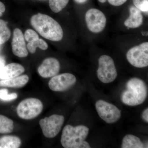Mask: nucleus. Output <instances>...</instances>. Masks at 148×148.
Segmentation results:
<instances>
[{
    "instance_id": "obj_1",
    "label": "nucleus",
    "mask_w": 148,
    "mask_h": 148,
    "mask_svg": "<svg viewBox=\"0 0 148 148\" xmlns=\"http://www.w3.org/2000/svg\"><path fill=\"white\" fill-rule=\"evenodd\" d=\"M31 25L42 36L52 41L62 39L64 32L59 23L48 15L41 13L35 14L31 19Z\"/></svg>"
},
{
    "instance_id": "obj_2",
    "label": "nucleus",
    "mask_w": 148,
    "mask_h": 148,
    "mask_svg": "<svg viewBox=\"0 0 148 148\" xmlns=\"http://www.w3.org/2000/svg\"><path fill=\"white\" fill-rule=\"evenodd\" d=\"M89 128L84 125L74 127L67 125L62 131L61 143L65 148H90L89 143L86 141Z\"/></svg>"
},
{
    "instance_id": "obj_3",
    "label": "nucleus",
    "mask_w": 148,
    "mask_h": 148,
    "mask_svg": "<svg viewBox=\"0 0 148 148\" xmlns=\"http://www.w3.org/2000/svg\"><path fill=\"white\" fill-rule=\"evenodd\" d=\"M126 89L123 92L121 100L125 105L130 106L143 104L147 96V88L145 83L138 78H132L126 85Z\"/></svg>"
},
{
    "instance_id": "obj_4",
    "label": "nucleus",
    "mask_w": 148,
    "mask_h": 148,
    "mask_svg": "<svg viewBox=\"0 0 148 148\" xmlns=\"http://www.w3.org/2000/svg\"><path fill=\"white\" fill-rule=\"evenodd\" d=\"M43 109L42 101L36 98H29L21 101L16 108V113L20 118L34 119L41 113Z\"/></svg>"
},
{
    "instance_id": "obj_5",
    "label": "nucleus",
    "mask_w": 148,
    "mask_h": 148,
    "mask_svg": "<svg viewBox=\"0 0 148 148\" xmlns=\"http://www.w3.org/2000/svg\"><path fill=\"white\" fill-rule=\"evenodd\" d=\"M98 79L104 84L114 82L117 77V72L112 58L108 55H103L98 59L97 71Z\"/></svg>"
},
{
    "instance_id": "obj_6",
    "label": "nucleus",
    "mask_w": 148,
    "mask_h": 148,
    "mask_svg": "<svg viewBox=\"0 0 148 148\" xmlns=\"http://www.w3.org/2000/svg\"><path fill=\"white\" fill-rule=\"evenodd\" d=\"M64 116L53 114L40 119L39 124L43 134L46 138L56 137L61 129L64 122Z\"/></svg>"
},
{
    "instance_id": "obj_7",
    "label": "nucleus",
    "mask_w": 148,
    "mask_h": 148,
    "mask_svg": "<svg viewBox=\"0 0 148 148\" xmlns=\"http://www.w3.org/2000/svg\"><path fill=\"white\" fill-rule=\"evenodd\" d=\"M126 58L130 64L138 68L148 66V42L131 48L126 53Z\"/></svg>"
},
{
    "instance_id": "obj_8",
    "label": "nucleus",
    "mask_w": 148,
    "mask_h": 148,
    "mask_svg": "<svg viewBox=\"0 0 148 148\" xmlns=\"http://www.w3.org/2000/svg\"><path fill=\"white\" fill-rule=\"evenodd\" d=\"M95 108L99 116L109 124L116 122L121 117L120 110L114 105L103 100L97 101Z\"/></svg>"
},
{
    "instance_id": "obj_9",
    "label": "nucleus",
    "mask_w": 148,
    "mask_h": 148,
    "mask_svg": "<svg viewBox=\"0 0 148 148\" xmlns=\"http://www.w3.org/2000/svg\"><path fill=\"white\" fill-rule=\"evenodd\" d=\"M85 21L88 30L95 34L102 32L107 23L105 14L101 11L95 8L90 9L86 12Z\"/></svg>"
},
{
    "instance_id": "obj_10",
    "label": "nucleus",
    "mask_w": 148,
    "mask_h": 148,
    "mask_svg": "<svg viewBox=\"0 0 148 148\" xmlns=\"http://www.w3.org/2000/svg\"><path fill=\"white\" fill-rule=\"evenodd\" d=\"M77 79L73 74L65 73L52 77L48 83L51 90L62 92L69 89L76 82Z\"/></svg>"
},
{
    "instance_id": "obj_11",
    "label": "nucleus",
    "mask_w": 148,
    "mask_h": 148,
    "mask_svg": "<svg viewBox=\"0 0 148 148\" xmlns=\"http://www.w3.org/2000/svg\"><path fill=\"white\" fill-rule=\"evenodd\" d=\"M12 47L14 55L19 58H25L28 56L29 53L24 35L21 30L18 28H16L14 31Z\"/></svg>"
},
{
    "instance_id": "obj_12",
    "label": "nucleus",
    "mask_w": 148,
    "mask_h": 148,
    "mask_svg": "<svg viewBox=\"0 0 148 148\" xmlns=\"http://www.w3.org/2000/svg\"><path fill=\"white\" fill-rule=\"evenodd\" d=\"M60 70V64L56 58H48L44 60L38 67V71L41 77L44 78L56 75Z\"/></svg>"
},
{
    "instance_id": "obj_13",
    "label": "nucleus",
    "mask_w": 148,
    "mask_h": 148,
    "mask_svg": "<svg viewBox=\"0 0 148 148\" xmlns=\"http://www.w3.org/2000/svg\"><path fill=\"white\" fill-rule=\"evenodd\" d=\"M25 71V69L21 64L11 63L5 66L0 70V79H10L20 75Z\"/></svg>"
},
{
    "instance_id": "obj_14",
    "label": "nucleus",
    "mask_w": 148,
    "mask_h": 148,
    "mask_svg": "<svg viewBox=\"0 0 148 148\" xmlns=\"http://www.w3.org/2000/svg\"><path fill=\"white\" fill-rule=\"evenodd\" d=\"M130 13L129 17L125 21V26L129 29L140 27L143 22V16L141 11L135 6H132L130 8Z\"/></svg>"
},
{
    "instance_id": "obj_15",
    "label": "nucleus",
    "mask_w": 148,
    "mask_h": 148,
    "mask_svg": "<svg viewBox=\"0 0 148 148\" xmlns=\"http://www.w3.org/2000/svg\"><path fill=\"white\" fill-rule=\"evenodd\" d=\"M29 77L24 75L10 79L0 81V87L20 88L27 84L29 81Z\"/></svg>"
},
{
    "instance_id": "obj_16",
    "label": "nucleus",
    "mask_w": 148,
    "mask_h": 148,
    "mask_svg": "<svg viewBox=\"0 0 148 148\" xmlns=\"http://www.w3.org/2000/svg\"><path fill=\"white\" fill-rule=\"evenodd\" d=\"M145 145L140 139L135 135L128 134L122 140V148H143Z\"/></svg>"
},
{
    "instance_id": "obj_17",
    "label": "nucleus",
    "mask_w": 148,
    "mask_h": 148,
    "mask_svg": "<svg viewBox=\"0 0 148 148\" xmlns=\"http://www.w3.org/2000/svg\"><path fill=\"white\" fill-rule=\"evenodd\" d=\"M21 139L14 135H7L0 138V148H18L21 145Z\"/></svg>"
},
{
    "instance_id": "obj_18",
    "label": "nucleus",
    "mask_w": 148,
    "mask_h": 148,
    "mask_svg": "<svg viewBox=\"0 0 148 148\" xmlns=\"http://www.w3.org/2000/svg\"><path fill=\"white\" fill-rule=\"evenodd\" d=\"M14 125L12 120L7 117L0 115V133H11L13 130Z\"/></svg>"
},
{
    "instance_id": "obj_19",
    "label": "nucleus",
    "mask_w": 148,
    "mask_h": 148,
    "mask_svg": "<svg viewBox=\"0 0 148 148\" xmlns=\"http://www.w3.org/2000/svg\"><path fill=\"white\" fill-rule=\"evenodd\" d=\"M7 24V21L0 19V45L5 43L10 38L11 32Z\"/></svg>"
},
{
    "instance_id": "obj_20",
    "label": "nucleus",
    "mask_w": 148,
    "mask_h": 148,
    "mask_svg": "<svg viewBox=\"0 0 148 148\" xmlns=\"http://www.w3.org/2000/svg\"><path fill=\"white\" fill-rule=\"evenodd\" d=\"M48 45L45 41L42 39H39L32 42L28 43L27 45V49L30 53H34L36 52L37 48L38 47L43 50H45L47 49Z\"/></svg>"
},
{
    "instance_id": "obj_21",
    "label": "nucleus",
    "mask_w": 148,
    "mask_h": 148,
    "mask_svg": "<svg viewBox=\"0 0 148 148\" xmlns=\"http://www.w3.org/2000/svg\"><path fill=\"white\" fill-rule=\"evenodd\" d=\"M69 0H49V5L54 13H58L65 8Z\"/></svg>"
},
{
    "instance_id": "obj_22",
    "label": "nucleus",
    "mask_w": 148,
    "mask_h": 148,
    "mask_svg": "<svg viewBox=\"0 0 148 148\" xmlns=\"http://www.w3.org/2000/svg\"><path fill=\"white\" fill-rule=\"evenodd\" d=\"M18 95L16 93H8L7 89H0V100L5 101H10L15 100Z\"/></svg>"
},
{
    "instance_id": "obj_23",
    "label": "nucleus",
    "mask_w": 148,
    "mask_h": 148,
    "mask_svg": "<svg viewBox=\"0 0 148 148\" xmlns=\"http://www.w3.org/2000/svg\"><path fill=\"white\" fill-rule=\"evenodd\" d=\"M134 6L141 12H148V0H132Z\"/></svg>"
},
{
    "instance_id": "obj_24",
    "label": "nucleus",
    "mask_w": 148,
    "mask_h": 148,
    "mask_svg": "<svg viewBox=\"0 0 148 148\" xmlns=\"http://www.w3.org/2000/svg\"><path fill=\"white\" fill-rule=\"evenodd\" d=\"M24 39L28 42H32L38 39V35L32 29H28L25 32L24 34Z\"/></svg>"
},
{
    "instance_id": "obj_25",
    "label": "nucleus",
    "mask_w": 148,
    "mask_h": 148,
    "mask_svg": "<svg viewBox=\"0 0 148 148\" xmlns=\"http://www.w3.org/2000/svg\"><path fill=\"white\" fill-rule=\"evenodd\" d=\"M109 3L114 6L122 5L127 1V0H108Z\"/></svg>"
},
{
    "instance_id": "obj_26",
    "label": "nucleus",
    "mask_w": 148,
    "mask_h": 148,
    "mask_svg": "<svg viewBox=\"0 0 148 148\" xmlns=\"http://www.w3.org/2000/svg\"><path fill=\"white\" fill-rule=\"evenodd\" d=\"M142 117L147 123H148V108L146 109L142 114Z\"/></svg>"
},
{
    "instance_id": "obj_27",
    "label": "nucleus",
    "mask_w": 148,
    "mask_h": 148,
    "mask_svg": "<svg viewBox=\"0 0 148 148\" xmlns=\"http://www.w3.org/2000/svg\"><path fill=\"white\" fill-rule=\"evenodd\" d=\"M5 6L2 2L0 1V17L2 16L3 13L5 12Z\"/></svg>"
},
{
    "instance_id": "obj_28",
    "label": "nucleus",
    "mask_w": 148,
    "mask_h": 148,
    "mask_svg": "<svg viewBox=\"0 0 148 148\" xmlns=\"http://www.w3.org/2000/svg\"><path fill=\"white\" fill-rule=\"evenodd\" d=\"M5 65V60L4 58L0 56V70Z\"/></svg>"
},
{
    "instance_id": "obj_29",
    "label": "nucleus",
    "mask_w": 148,
    "mask_h": 148,
    "mask_svg": "<svg viewBox=\"0 0 148 148\" xmlns=\"http://www.w3.org/2000/svg\"><path fill=\"white\" fill-rule=\"evenodd\" d=\"M76 2L79 4H84L88 0H74Z\"/></svg>"
},
{
    "instance_id": "obj_30",
    "label": "nucleus",
    "mask_w": 148,
    "mask_h": 148,
    "mask_svg": "<svg viewBox=\"0 0 148 148\" xmlns=\"http://www.w3.org/2000/svg\"><path fill=\"white\" fill-rule=\"evenodd\" d=\"M98 1L101 3H105L106 2L107 0H98Z\"/></svg>"
}]
</instances>
